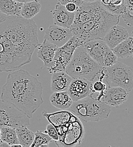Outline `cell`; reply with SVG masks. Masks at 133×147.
<instances>
[{
    "mask_svg": "<svg viewBox=\"0 0 133 147\" xmlns=\"http://www.w3.org/2000/svg\"><path fill=\"white\" fill-rule=\"evenodd\" d=\"M38 44V27L32 19L2 14L0 73L11 72L30 63Z\"/></svg>",
    "mask_w": 133,
    "mask_h": 147,
    "instance_id": "cell-1",
    "label": "cell"
},
{
    "mask_svg": "<svg viewBox=\"0 0 133 147\" xmlns=\"http://www.w3.org/2000/svg\"><path fill=\"white\" fill-rule=\"evenodd\" d=\"M42 83L24 70L9 74L2 88V100L13 105L30 119L43 104Z\"/></svg>",
    "mask_w": 133,
    "mask_h": 147,
    "instance_id": "cell-2",
    "label": "cell"
},
{
    "mask_svg": "<svg viewBox=\"0 0 133 147\" xmlns=\"http://www.w3.org/2000/svg\"><path fill=\"white\" fill-rule=\"evenodd\" d=\"M119 18L104 9L95 18L81 24L72 25L70 28L73 36L78 37L83 44L92 40H103L110 28L118 24Z\"/></svg>",
    "mask_w": 133,
    "mask_h": 147,
    "instance_id": "cell-3",
    "label": "cell"
},
{
    "mask_svg": "<svg viewBox=\"0 0 133 147\" xmlns=\"http://www.w3.org/2000/svg\"><path fill=\"white\" fill-rule=\"evenodd\" d=\"M103 69L87 53L83 45L76 49L72 59L66 66L65 72L73 79L94 82Z\"/></svg>",
    "mask_w": 133,
    "mask_h": 147,
    "instance_id": "cell-4",
    "label": "cell"
},
{
    "mask_svg": "<svg viewBox=\"0 0 133 147\" xmlns=\"http://www.w3.org/2000/svg\"><path fill=\"white\" fill-rule=\"evenodd\" d=\"M69 110L79 119L86 122L105 119L111 111L109 105L91 95L74 102Z\"/></svg>",
    "mask_w": 133,
    "mask_h": 147,
    "instance_id": "cell-5",
    "label": "cell"
},
{
    "mask_svg": "<svg viewBox=\"0 0 133 147\" xmlns=\"http://www.w3.org/2000/svg\"><path fill=\"white\" fill-rule=\"evenodd\" d=\"M99 80H104L107 87H119L129 92L133 89V73L132 69L117 62L109 67H103Z\"/></svg>",
    "mask_w": 133,
    "mask_h": 147,
    "instance_id": "cell-6",
    "label": "cell"
},
{
    "mask_svg": "<svg viewBox=\"0 0 133 147\" xmlns=\"http://www.w3.org/2000/svg\"><path fill=\"white\" fill-rule=\"evenodd\" d=\"M30 125V118L11 104L0 100V127L9 126L17 129Z\"/></svg>",
    "mask_w": 133,
    "mask_h": 147,
    "instance_id": "cell-7",
    "label": "cell"
},
{
    "mask_svg": "<svg viewBox=\"0 0 133 147\" xmlns=\"http://www.w3.org/2000/svg\"><path fill=\"white\" fill-rule=\"evenodd\" d=\"M83 45L82 41L73 36L64 45L58 48L54 57V65L48 70L50 73L65 71L66 66L71 61L76 48Z\"/></svg>",
    "mask_w": 133,
    "mask_h": 147,
    "instance_id": "cell-8",
    "label": "cell"
},
{
    "mask_svg": "<svg viewBox=\"0 0 133 147\" xmlns=\"http://www.w3.org/2000/svg\"><path fill=\"white\" fill-rule=\"evenodd\" d=\"M84 129L79 119L73 114L66 132L56 141L58 147H75L81 144L84 138Z\"/></svg>",
    "mask_w": 133,
    "mask_h": 147,
    "instance_id": "cell-9",
    "label": "cell"
},
{
    "mask_svg": "<svg viewBox=\"0 0 133 147\" xmlns=\"http://www.w3.org/2000/svg\"><path fill=\"white\" fill-rule=\"evenodd\" d=\"M104 9L100 0L93 2H83L76 12L72 25L81 24L89 21L98 16Z\"/></svg>",
    "mask_w": 133,
    "mask_h": 147,
    "instance_id": "cell-10",
    "label": "cell"
},
{
    "mask_svg": "<svg viewBox=\"0 0 133 147\" xmlns=\"http://www.w3.org/2000/svg\"><path fill=\"white\" fill-rule=\"evenodd\" d=\"M73 36V34L70 28L62 27L54 24L45 31L44 40L59 48L64 45Z\"/></svg>",
    "mask_w": 133,
    "mask_h": 147,
    "instance_id": "cell-11",
    "label": "cell"
},
{
    "mask_svg": "<svg viewBox=\"0 0 133 147\" xmlns=\"http://www.w3.org/2000/svg\"><path fill=\"white\" fill-rule=\"evenodd\" d=\"M89 55L101 66H104V57L109 48L102 39L86 41L82 45Z\"/></svg>",
    "mask_w": 133,
    "mask_h": 147,
    "instance_id": "cell-12",
    "label": "cell"
},
{
    "mask_svg": "<svg viewBox=\"0 0 133 147\" xmlns=\"http://www.w3.org/2000/svg\"><path fill=\"white\" fill-rule=\"evenodd\" d=\"M129 92L119 87H107L101 101L107 105L118 108L128 99Z\"/></svg>",
    "mask_w": 133,
    "mask_h": 147,
    "instance_id": "cell-13",
    "label": "cell"
},
{
    "mask_svg": "<svg viewBox=\"0 0 133 147\" xmlns=\"http://www.w3.org/2000/svg\"><path fill=\"white\" fill-rule=\"evenodd\" d=\"M92 82L80 79H73L68 92L74 102L83 99L90 94Z\"/></svg>",
    "mask_w": 133,
    "mask_h": 147,
    "instance_id": "cell-14",
    "label": "cell"
},
{
    "mask_svg": "<svg viewBox=\"0 0 133 147\" xmlns=\"http://www.w3.org/2000/svg\"><path fill=\"white\" fill-rule=\"evenodd\" d=\"M58 47L50 42L44 40L43 43L37 47V55L48 70L53 67V59Z\"/></svg>",
    "mask_w": 133,
    "mask_h": 147,
    "instance_id": "cell-15",
    "label": "cell"
},
{
    "mask_svg": "<svg viewBox=\"0 0 133 147\" xmlns=\"http://www.w3.org/2000/svg\"><path fill=\"white\" fill-rule=\"evenodd\" d=\"M76 13L68 11L64 5L58 2L52 13L54 24L65 28H70L75 18Z\"/></svg>",
    "mask_w": 133,
    "mask_h": 147,
    "instance_id": "cell-16",
    "label": "cell"
},
{
    "mask_svg": "<svg viewBox=\"0 0 133 147\" xmlns=\"http://www.w3.org/2000/svg\"><path fill=\"white\" fill-rule=\"evenodd\" d=\"M129 37V33L125 27L116 24L110 28L103 40L112 50Z\"/></svg>",
    "mask_w": 133,
    "mask_h": 147,
    "instance_id": "cell-17",
    "label": "cell"
},
{
    "mask_svg": "<svg viewBox=\"0 0 133 147\" xmlns=\"http://www.w3.org/2000/svg\"><path fill=\"white\" fill-rule=\"evenodd\" d=\"M73 78L65 71L53 73L51 82V88L53 92L67 91Z\"/></svg>",
    "mask_w": 133,
    "mask_h": 147,
    "instance_id": "cell-18",
    "label": "cell"
},
{
    "mask_svg": "<svg viewBox=\"0 0 133 147\" xmlns=\"http://www.w3.org/2000/svg\"><path fill=\"white\" fill-rule=\"evenodd\" d=\"M49 100L52 105L62 110L69 109L74 102L68 91L53 92Z\"/></svg>",
    "mask_w": 133,
    "mask_h": 147,
    "instance_id": "cell-19",
    "label": "cell"
},
{
    "mask_svg": "<svg viewBox=\"0 0 133 147\" xmlns=\"http://www.w3.org/2000/svg\"><path fill=\"white\" fill-rule=\"evenodd\" d=\"M43 115L48 119L50 123L52 124L57 129L66 125L70 122L73 113L70 111H62L48 114L44 111Z\"/></svg>",
    "mask_w": 133,
    "mask_h": 147,
    "instance_id": "cell-20",
    "label": "cell"
},
{
    "mask_svg": "<svg viewBox=\"0 0 133 147\" xmlns=\"http://www.w3.org/2000/svg\"><path fill=\"white\" fill-rule=\"evenodd\" d=\"M23 4L14 0H0V13L6 16H20Z\"/></svg>",
    "mask_w": 133,
    "mask_h": 147,
    "instance_id": "cell-21",
    "label": "cell"
},
{
    "mask_svg": "<svg viewBox=\"0 0 133 147\" xmlns=\"http://www.w3.org/2000/svg\"><path fill=\"white\" fill-rule=\"evenodd\" d=\"M118 58H126L133 55V39L132 37L121 42L112 49Z\"/></svg>",
    "mask_w": 133,
    "mask_h": 147,
    "instance_id": "cell-22",
    "label": "cell"
},
{
    "mask_svg": "<svg viewBox=\"0 0 133 147\" xmlns=\"http://www.w3.org/2000/svg\"><path fill=\"white\" fill-rule=\"evenodd\" d=\"M19 144L22 147H31L35 139V133L27 128L21 126L16 129Z\"/></svg>",
    "mask_w": 133,
    "mask_h": 147,
    "instance_id": "cell-23",
    "label": "cell"
},
{
    "mask_svg": "<svg viewBox=\"0 0 133 147\" xmlns=\"http://www.w3.org/2000/svg\"><path fill=\"white\" fill-rule=\"evenodd\" d=\"M41 7V4L36 1L23 3L20 11V16L27 19H32L40 11Z\"/></svg>",
    "mask_w": 133,
    "mask_h": 147,
    "instance_id": "cell-24",
    "label": "cell"
},
{
    "mask_svg": "<svg viewBox=\"0 0 133 147\" xmlns=\"http://www.w3.org/2000/svg\"><path fill=\"white\" fill-rule=\"evenodd\" d=\"M1 131V139L2 142L7 143L10 147H14L15 145L19 144L16 129L3 126L0 127Z\"/></svg>",
    "mask_w": 133,
    "mask_h": 147,
    "instance_id": "cell-25",
    "label": "cell"
},
{
    "mask_svg": "<svg viewBox=\"0 0 133 147\" xmlns=\"http://www.w3.org/2000/svg\"><path fill=\"white\" fill-rule=\"evenodd\" d=\"M103 7L108 12L119 17L128 10L125 0H111L109 5Z\"/></svg>",
    "mask_w": 133,
    "mask_h": 147,
    "instance_id": "cell-26",
    "label": "cell"
},
{
    "mask_svg": "<svg viewBox=\"0 0 133 147\" xmlns=\"http://www.w3.org/2000/svg\"><path fill=\"white\" fill-rule=\"evenodd\" d=\"M52 141V138L48 134L44 133L41 131H38L35 133V139L31 147H48Z\"/></svg>",
    "mask_w": 133,
    "mask_h": 147,
    "instance_id": "cell-27",
    "label": "cell"
},
{
    "mask_svg": "<svg viewBox=\"0 0 133 147\" xmlns=\"http://www.w3.org/2000/svg\"><path fill=\"white\" fill-rule=\"evenodd\" d=\"M107 88V84L103 83V80H99L98 81L95 82L94 83L92 82L91 86V93L90 95H91L92 93H99V94L96 98L99 100H101V98L104 96V92Z\"/></svg>",
    "mask_w": 133,
    "mask_h": 147,
    "instance_id": "cell-28",
    "label": "cell"
},
{
    "mask_svg": "<svg viewBox=\"0 0 133 147\" xmlns=\"http://www.w3.org/2000/svg\"><path fill=\"white\" fill-rule=\"evenodd\" d=\"M118 57L115 55L110 48L108 49L106 51L104 57V66L103 67H109L116 63Z\"/></svg>",
    "mask_w": 133,
    "mask_h": 147,
    "instance_id": "cell-29",
    "label": "cell"
},
{
    "mask_svg": "<svg viewBox=\"0 0 133 147\" xmlns=\"http://www.w3.org/2000/svg\"><path fill=\"white\" fill-rule=\"evenodd\" d=\"M45 132L48 134L49 136L52 138V139L55 140V142L59 140V136L57 129L52 124L49 123L47 126L46 131Z\"/></svg>",
    "mask_w": 133,
    "mask_h": 147,
    "instance_id": "cell-30",
    "label": "cell"
},
{
    "mask_svg": "<svg viewBox=\"0 0 133 147\" xmlns=\"http://www.w3.org/2000/svg\"><path fill=\"white\" fill-rule=\"evenodd\" d=\"M125 22V23L130 27H133V14H132L129 10H127L124 14L121 16Z\"/></svg>",
    "mask_w": 133,
    "mask_h": 147,
    "instance_id": "cell-31",
    "label": "cell"
},
{
    "mask_svg": "<svg viewBox=\"0 0 133 147\" xmlns=\"http://www.w3.org/2000/svg\"><path fill=\"white\" fill-rule=\"evenodd\" d=\"M65 7L68 11L71 13H76L78 9V6L76 5V4L72 2L66 3L65 5Z\"/></svg>",
    "mask_w": 133,
    "mask_h": 147,
    "instance_id": "cell-32",
    "label": "cell"
},
{
    "mask_svg": "<svg viewBox=\"0 0 133 147\" xmlns=\"http://www.w3.org/2000/svg\"><path fill=\"white\" fill-rule=\"evenodd\" d=\"M58 2L64 6L68 3H70V2L74 3L78 7L79 6H80L82 4V3L83 2V1L82 0H58Z\"/></svg>",
    "mask_w": 133,
    "mask_h": 147,
    "instance_id": "cell-33",
    "label": "cell"
},
{
    "mask_svg": "<svg viewBox=\"0 0 133 147\" xmlns=\"http://www.w3.org/2000/svg\"><path fill=\"white\" fill-rule=\"evenodd\" d=\"M125 2L128 10L133 14V0H125Z\"/></svg>",
    "mask_w": 133,
    "mask_h": 147,
    "instance_id": "cell-34",
    "label": "cell"
},
{
    "mask_svg": "<svg viewBox=\"0 0 133 147\" xmlns=\"http://www.w3.org/2000/svg\"><path fill=\"white\" fill-rule=\"evenodd\" d=\"M16 1L21 2V3H26V2H31V1H36L39 2L40 0H14Z\"/></svg>",
    "mask_w": 133,
    "mask_h": 147,
    "instance_id": "cell-35",
    "label": "cell"
},
{
    "mask_svg": "<svg viewBox=\"0 0 133 147\" xmlns=\"http://www.w3.org/2000/svg\"><path fill=\"white\" fill-rule=\"evenodd\" d=\"M83 2H95L97 1L98 0H82Z\"/></svg>",
    "mask_w": 133,
    "mask_h": 147,
    "instance_id": "cell-36",
    "label": "cell"
},
{
    "mask_svg": "<svg viewBox=\"0 0 133 147\" xmlns=\"http://www.w3.org/2000/svg\"><path fill=\"white\" fill-rule=\"evenodd\" d=\"M2 142H2V140H1V139L0 138V146L1 145V144L2 143Z\"/></svg>",
    "mask_w": 133,
    "mask_h": 147,
    "instance_id": "cell-37",
    "label": "cell"
},
{
    "mask_svg": "<svg viewBox=\"0 0 133 147\" xmlns=\"http://www.w3.org/2000/svg\"><path fill=\"white\" fill-rule=\"evenodd\" d=\"M1 129H0V138H1Z\"/></svg>",
    "mask_w": 133,
    "mask_h": 147,
    "instance_id": "cell-38",
    "label": "cell"
},
{
    "mask_svg": "<svg viewBox=\"0 0 133 147\" xmlns=\"http://www.w3.org/2000/svg\"><path fill=\"white\" fill-rule=\"evenodd\" d=\"M132 38H133V31H132Z\"/></svg>",
    "mask_w": 133,
    "mask_h": 147,
    "instance_id": "cell-39",
    "label": "cell"
}]
</instances>
